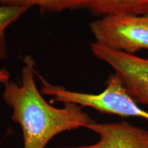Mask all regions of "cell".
Returning a JSON list of instances; mask_svg holds the SVG:
<instances>
[{
    "label": "cell",
    "instance_id": "cell-3",
    "mask_svg": "<svg viewBox=\"0 0 148 148\" xmlns=\"http://www.w3.org/2000/svg\"><path fill=\"white\" fill-rule=\"evenodd\" d=\"M96 42L114 50L134 54L148 49V15H110L90 25Z\"/></svg>",
    "mask_w": 148,
    "mask_h": 148
},
{
    "label": "cell",
    "instance_id": "cell-9",
    "mask_svg": "<svg viewBox=\"0 0 148 148\" xmlns=\"http://www.w3.org/2000/svg\"><path fill=\"white\" fill-rule=\"evenodd\" d=\"M10 73L6 69H0V83L5 84L10 82Z\"/></svg>",
    "mask_w": 148,
    "mask_h": 148
},
{
    "label": "cell",
    "instance_id": "cell-1",
    "mask_svg": "<svg viewBox=\"0 0 148 148\" xmlns=\"http://www.w3.org/2000/svg\"><path fill=\"white\" fill-rule=\"evenodd\" d=\"M19 84L8 82L4 84L2 98L12 108V120L21 126L23 148H46L57 134L86 127L95 121L74 103H65L61 108L45 100L35 83L34 62L24 59Z\"/></svg>",
    "mask_w": 148,
    "mask_h": 148
},
{
    "label": "cell",
    "instance_id": "cell-2",
    "mask_svg": "<svg viewBox=\"0 0 148 148\" xmlns=\"http://www.w3.org/2000/svg\"><path fill=\"white\" fill-rule=\"evenodd\" d=\"M41 93L51 97L50 102L74 103L81 107H89L101 113L121 116H137L148 120V112L138 106L126 92L115 73L106 81V88L98 94L73 91L65 87L47 82L41 75Z\"/></svg>",
    "mask_w": 148,
    "mask_h": 148
},
{
    "label": "cell",
    "instance_id": "cell-8",
    "mask_svg": "<svg viewBox=\"0 0 148 148\" xmlns=\"http://www.w3.org/2000/svg\"><path fill=\"white\" fill-rule=\"evenodd\" d=\"M29 8L26 6L3 5L0 3V60L7 58L8 51L5 42V29L16 21Z\"/></svg>",
    "mask_w": 148,
    "mask_h": 148
},
{
    "label": "cell",
    "instance_id": "cell-4",
    "mask_svg": "<svg viewBox=\"0 0 148 148\" xmlns=\"http://www.w3.org/2000/svg\"><path fill=\"white\" fill-rule=\"evenodd\" d=\"M90 49L96 58L114 69L125 90L137 103L148 106V58L114 50L94 42Z\"/></svg>",
    "mask_w": 148,
    "mask_h": 148
},
{
    "label": "cell",
    "instance_id": "cell-7",
    "mask_svg": "<svg viewBox=\"0 0 148 148\" xmlns=\"http://www.w3.org/2000/svg\"><path fill=\"white\" fill-rule=\"evenodd\" d=\"M89 0H0L3 5L31 6L37 5L42 10L59 12L64 10L87 8Z\"/></svg>",
    "mask_w": 148,
    "mask_h": 148
},
{
    "label": "cell",
    "instance_id": "cell-6",
    "mask_svg": "<svg viewBox=\"0 0 148 148\" xmlns=\"http://www.w3.org/2000/svg\"><path fill=\"white\" fill-rule=\"evenodd\" d=\"M93 15H148V0H89L87 8Z\"/></svg>",
    "mask_w": 148,
    "mask_h": 148
},
{
    "label": "cell",
    "instance_id": "cell-5",
    "mask_svg": "<svg viewBox=\"0 0 148 148\" xmlns=\"http://www.w3.org/2000/svg\"><path fill=\"white\" fill-rule=\"evenodd\" d=\"M86 128L99 135L97 143L78 147L53 148H148V131L127 121L106 123L95 121Z\"/></svg>",
    "mask_w": 148,
    "mask_h": 148
}]
</instances>
